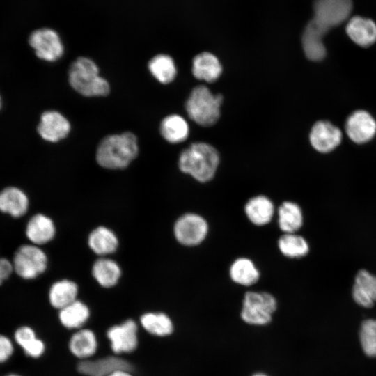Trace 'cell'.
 Here are the masks:
<instances>
[{"label":"cell","mask_w":376,"mask_h":376,"mask_svg":"<svg viewBox=\"0 0 376 376\" xmlns=\"http://www.w3.org/2000/svg\"><path fill=\"white\" fill-rule=\"evenodd\" d=\"M138 152L136 136L126 132L104 137L97 146L96 160L105 169H124L136 158Z\"/></svg>","instance_id":"obj_1"},{"label":"cell","mask_w":376,"mask_h":376,"mask_svg":"<svg viewBox=\"0 0 376 376\" xmlns=\"http://www.w3.org/2000/svg\"><path fill=\"white\" fill-rule=\"evenodd\" d=\"M219 163L216 149L206 143H195L180 155L178 166L181 171L201 182L212 180Z\"/></svg>","instance_id":"obj_2"},{"label":"cell","mask_w":376,"mask_h":376,"mask_svg":"<svg viewBox=\"0 0 376 376\" xmlns=\"http://www.w3.org/2000/svg\"><path fill=\"white\" fill-rule=\"evenodd\" d=\"M68 77L70 86L84 96H105L110 91L108 81L100 75L97 65L88 58H77L70 67Z\"/></svg>","instance_id":"obj_3"},{"label":"cell","mask_w":376,"mask_h":376,"mask_svg":"<svg viewBox=\"0 0 376 376\" xmlns=\"http://www.w3.org/2000/svg\"><path fill=\"white\" fill-rule=\"evenodd\" d=\"M221 95H213L205 86L195 87L186 102L189 118L202 126L214 124L220 116Z\"/></svg>","instance_id":"obj_4"},{"label":"cell","mask_w":376,"mask_h":376,"mask_svg":"<svg viewBox=\"0 0 376 376\" xmlns=\"http://www.w3.org/2000/svg\"><path fill=\"white\" fill-rule=\"evenodd\" d=\"M352 10V0H315L314 16L308 23L324 36L331 28L345 22Z\"/></svg>","instance_id":"obj_5"},{"label":"cell","mask_w":376,"mask_h":376,"mask_svg":"<svg viewBox=\"0 0 376 376\" xmlns=\"http://www.w3.org/2000/svg\"><path fill=\"white\" fill-rule=\"evenodd\" d=\"M276 308V299L270 293L249 291L244 296L240 317L247 324L265 326L271 322Z\"/></svg>","instance_id":"obj_6"},{"label":"cell","mask_w":376,"mask_h":376,"mask_svg":"<svg viewBox=\"0 0 376 376\" xmlns=\"http://www.w3.org/2000/svg\"><path fill=\"white\" fill-rule=\"evenodd\" d=\"M13 266L19 276L24 279H32L45 271L47 258L37 246L26 244L15 252Z\"/></svg>","instance_id":"obj_7"},{"label":"cell","mask_w":376,"mask_h":376,"mask_svg":"<svg viewBox=\"0 0 376 376\" xmlns=\"http://www.w3.org/2000/svg\"><path fill=\"white\" fill-rule=\"evenodd\" d=\"M28 42L36 56L45 61H58L64 53V45L59 34L51 28H40L33 31Z\"/></svg>","instance_id":"obj_8"},{"label":"cell","mask_w":376,"mask_h":376,"mask_svg":"<svg viewBox=\"0 0 376 376\" xmlns=\"http://www.w3.org/2000/svg\"><path fill=\"white\" fill-rule=\"evenodd\" d=\"M173 233L177 241L182 245L194 246L201 244L208 233V224L201 215L187 213L175 223Z\"/></svg>","instance_id":"obj_9"},{"label":"cell","mask_w":376,"mask_h":376,"mask_svg":"<svg viewBox=\"0 0 376 376\" xmlns=\"http://www.w3.org/2000/svg\"><path fill=\"white\" fill-rule=\"evenodd\" d=\"M70 131V123L61 113L54 110L43 112L37 126L39 136L45 141L58 142L65 138Z\"/></svg>","instance_id":"obj_10"},{"label":"cell","mask_w":376,"mask_h":376,"mask_svg":"<svg viewBox=\"0 0 376 376\" xmlns=\"http://www.w3.org/2000/svg\"><path fill=\"white\" fill-rule=\"evenodd\" d=\"M107 336L111 350L116 354L129 353L137 347V325L133 320L110 327Z\"/></svg>","instance_id":"obj_11"},{"label":"cell","mask_w":376,"mask_h":376,"mask_svg":"<svg viewBox=\"0 0 376 376\" xmlns=\"http://www.w3.org/2000/svg\"><path fill=\"white\" fill-rule=\"evenodd\" d=\"M345 130L352 141L364 143L371 140L376 134V122L370 113L359 110L348 117Z\"/></svg>","instance_id":"obj_12"},{"label":"cell","mask_w":376,"mask_h":376,"mask_svg":"<svg viewBox=\"0 0 376 376\" xmlns=\"http://www.w3.org/2000/svg\"><path fill=\"white\" fill-rule=\"evenodd\" d=\"M340 130L328 121L317 122L310 133L312 146L320 152H329L336 148L340 143Z\"/></svg>","instance_id":"obj_13"},{"label":"cell","mask_w":376,"mask_h":376,"mask_svg":"<svg viewBox=\"0 0 376 376\" xmlns=\"http://www.w3.org/2000/svg\"><path fill=\"white\" fill-rule=\"evenodd\" d=\"M131 364L123 359L107 357L97 360H84L77 365L78 371L86 376H107L117 370L130 371Z\"/></svg>","instance_id":"obj_14"},{"label":"cell","mask_w":376,"mask_h":376,"mask_svg":"<svg viewBox=\"0 0 376 376\" xmlns=\"http://www.w3.org/2000/svg\"><path fill=\"white\" fill-rule=\"evenodd\" d=\"M352 297L357 304L372 307L376 301V276L366 269L359 270L355 276Z\"/></svg>","instance_id":"obj_15"},{"label":"cell","mask_w":376,"mask_h":376,"mask_svg":"<svg viewBox=\"0 0 376 376\" xmlns=\"http://www.w3.org/2000/svg\"><path fill=\"white\" fill-rule=\"evenodd\" d=\"M350 39L358 45L367 47L376 41V24L370 19L355 16L346 26Z\"/></svg>","instance_id":"obj_16"},{"label":"cell","mask_w":376,"mask_h":376,"mask_svg":"<svg viewBox=\"0 0 376 376\" xmlns=\"http://www.w3.org/2000/svg\"><path fill=\"white\" fill-rule=\"evenodd\" d=\"M244 212L252 224L265 226L271 221L274 214V207L268 197L258 195L247 201Z\"/></svg>","instance_id":"obj_17"},{"label":"cell","mask_w":376,"mask_h":376,"mask_svg":"<svg viewBox=\"0 0 376 376\" xmlns=\"http://www.w3.org/2000/svg\"><path fill=\"white\" fill-rule=\"evenodd\" d=\"M56 233L53 221L42 214H37L29 221L26 234L34 244H44L51 241Z\"/></svg>","instance_id":"obj_18"},{"label":"cell","mask_w":376,"mask_h":376,"mask_svg":"<svg viewBox=\"0 0 376 376\" xmlns=\"http://www.w3.org/2000/svg\"><path fill=\"white\" fill-rule=\"evenodd\" d=\"M221 72L219 59L210 52H202L193 59L192 72L198 79L213 82L220 77Z\"/></svg>","instance_id":"obj_19"},{"label":"cell","mask_w":376,"mask_h":376,"mask_svg":"<svg viewBox=\"0 0 376 376\" xmlns=\"http://www.w3.org/2000/svg\"><path fill=\"white\" fill-rule=\"evenodd\" d=\"M29 206L26 195L19 188L8 187L0 192V210L13 217L24 215Z\"/></svg>","instance_id":"obj_20"},{"label":"cell","mask_w":376,"mask_h":376,"mask_svg":"<svg viewBox=\"0 0 376 376\" xmlns=\"http://www.w3.org/2000/svg\"><path fill=\"white\" fill-rule=\"evenodd\" d=\"M88 244L95 254L104 257L116 251L118 240L111 230L99 226L88 235Z\"/></svg>","instance_id":"obj_21"},{"label":"cell","mask_w":376,"mask_h":376,"mask_svg":"<svg viewBox=\"0 0 376 376\" xmlns=\"http://www.w3.org/2000/svg\"><path fill=\"white\" fill-rule=\"evenodd\" d=\"M13 336L16 344L22 348L26 356L36 359L43 354L45 350V343L37 338L35 331L31 327H18L15 331Z\"/></svg>","instance_id":"obj_22"},{"label":"cell","mask_w":376,"mask_h":376,"mask_svg":"<svg viewBox=\"0 0 376 376\" xmlns=\"http://www.w3.org/2000/svg\"><path fill=\"white\" fill-rule=\"evenodd\" d=\"M92 274L101 286L111 288L118 282L121 269L113 260L102 257L94 263Z\"/></svg>","instance_id":"obj_23"},{"label":"cell","mask_w":376,"mask_h":376,"mask_svg":"<svg viewBox=\"0 0 376 376\" xmlns=\"http://www.w3.org/2000/svg\"><path fill=\"white\" fill-rule=\"evenodd\" d=\"M278 224L284 233H296L303 224V214L298 204L285 201L278 208Z\"/></svg>","instance_id":"obj_24"},{"label":"cell","mask_w":376,"mask_h":376,"mask_svg":"<svg viewBox=\"0 0 376 376\" xmlns=\"http://www.w3.org/2000/svg\"><path fill=\"white\" fill-rule=\"evenodd\" d=\"M77 285L72 281L63 279L51 286L49 300L53 307L61 310L77 300Z\"/></svg>","instance_id":"obj_25"},{"label":"cell","mask_w":376,"mask_h":376,"mask_svg":"<svg viewBox=\"0 0 376 376\" xmlns=\"http://www.w3.org/2000/svg\"><path fill=\"white\" fill-rule=\"evenodd\" d=\"M230 276L237 284L249 286L256 283L260 278V272L254 263L247 258H239L230 265Z\"/></svg>","instance_id":"obj_26"},{"label":"cell","mask_w":376,"mask_h":376,"mask_svg":"<svg viewBox=\"0 0 376 376\" xmlns=\"http://www.w3.org/2000/svg\"><path fill=\"white\" fill-rule=\"evenodd\" d=\"M159 130L162 137L169 143H177L185 141L189 134L187 121L180 116L172 114L161 122Z\"/></svg>","instance_id":"obj_27"},{"label":"cell","mask_w":376,"mask_h":376,"mask_svg":"<svg viewBox=\"0 0 376 376\" xmlns=\"http://www.w3.org/2000/svg\"><path fill=\"white\" fill-rule=\"evenodd\" d=\"M70 352L77 357L86 359L95 354L97 342L94 333L89 329H81L74 334L70 340Z\"/></svg>","instance_id":"obj_28"},{"label":"cell","mask_w":376,"mask_h":376,"mask_svg":"<svg viewBox=\"0 0 376 376\" xmlns=\"http://www.w3.org/2000/svg\"><path fill=\"white\" fill-rule=\"evenodd\" d=\"M89 315L88 306L81 301L75 300L60 310L59 320L65 327L76 329L81 327Z\"/></svg>","instance_id":"obj_29"},{"label":"cell","mask_w":376,"mask_h":376,"mask_svg":"<svg viewBox=\"0 0 376 376\" xmlns=\"http://www.w3.org/2000/svg\"><path fill=\"white\" fill-rule=\"evenodd\" d=\"M152 75L162 84H169L175 77L177 70L173 59L166 54H157L148 63Z\"/></svg>","instance_id":"obj_30"},{"label":"cell","mask_w":376,"mask_h":376,"mask_svg":"<svg viewBox=\"0 0 376 376\" xmlns=\"http://www.w3.org/2000/svg\"><path fill=\"white\" fill-rule=\"evenodd\" d=\"M143 327L150 334L157 336H166L173 331L171 318L164 313H146L140 319Z\"/></svg>","instance_id":"obj_31"},{"label":"cell","mask_w":376,"mask_h":376,"mask_svg":"<svg viewBox=\"0 0 376 376\" xmlns=\"http://www.w3.org/2000/svg\"><path fill=\"white\" fill-rule=\"evenodd\" d=\"M278 247L283 255L290 258L304 257L309 251L307 241L295 233L281 235L278 240Z\"/></svg>","instance_id":"obj_32"},{"label":"cell","mask_w":376,"mask_h":376,"mask_svg":"<svg viewBox=\"0 0 376 376\" xmlns=\"http://www.w3.org/2000/svg\"><path fill=\"white\" fill-rule=\"evenodd\" d=\"M323 37L308 25L305 27L302 36V45L309 60L319 61L325 57L326 48L322 41Z\"/></svg>","instance_id":"obj_33"},{"label":"cell","mask_w":376,"mask_h":376,"mask_svg":"<svg viewBox=\"0 0 376 376\" xmlns=\"http://www.w3.org/2000/svg\"><path fill=\"white\" fill-rule=\"evenodd\" d=\"M359 338L365 354L376 357V320L368 319L362 322Z\"/></svg>","instance_id":"obj_34"},{"label":"cell","mask_w":376,"mask_h":376,"mask_svg":"<svg viewBox=\"0 0 376 376\" xmlns=\"http://www.w3.org/2000/svg\"><path fill=\"white\" fill-rule=\"evenodd\" d=\"M15 351L13 342L7 336L0 334V364L8 361Z\"/></svg>","instance_id":"obj_35"},{"label":"cell","mask_w":376,"mask_h":376,"mask_svg":"<svg viewBox=\"0 0 376 376\" xmlns=\"http://www.w3.org/2000/svg\"><path fill=\"white\" fill-rule=\"evenodd\" d=\"M13 270L11 263L4 258H0V285L7 279Z\"/></svg>","instance_id":"obj_36"},{"label":"cell","mask_w":376,"mask_h":376,"mask_svg":"<svg viewBox=\"0 0 376 376\" xmlns=\"http://www.w3.org/2000/svg\"><path fill=\"white\" fill-rule=\"evenodd\" d=\"M107 376H132L129 371L127 370H117Z\"/></svg>","instance_id":"obj_37"},{"label":"cell","mask_w":376,"mask_h":376,"mask_svg":"<svg viewBox=\"0 0 376 376\" xmlns=\"http://www.w3.org/2000/svg\"><path fill=\"white\" fill-rule=\"evenodd\" d=\"M251 376H268V375L263 373H254Z\"/></svg>","instance_id":"obj_38"},{"label":"cell","mask_w":376,"mask_h":376,"mask_svg":"<svg viewBox=\"0 0 376 376\" xmlns=\"http://www.w3.org/2000/svg\"><path fill=\"white\" fill-rule=\"evenodd\" d=\"M5 376H22L20 375L19 374H17V373H9Z\"/></svg>","instance_id":"obj_39"},{"label":"cell","mask_w":376,"mask_h":376,"mask_svg":"<svg viewBox=\"0 0 376 376\" xmlns=\"http://www.w3.org/2000/svg\"><path fill=\"white\" fill-rule=\"evenodd\" d=\"M2 106H3V100H2V97H1V95L0 94V111L2 109Z\"/></svg>","instance_id":"obj_40"}]
</instances>
